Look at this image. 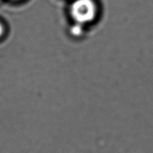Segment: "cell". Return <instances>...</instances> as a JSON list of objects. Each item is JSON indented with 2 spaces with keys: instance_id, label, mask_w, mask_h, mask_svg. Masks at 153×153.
<instances>
[{
  "instance_id": "obj_1",
  "label": "cell",
  "mask_w": 153,
  "mask_h": 153,
  "mask_svg": "<svg viewBox=\"0 0 153 153\" xmlns=\"http://www.w3.org/2000/svg\"><path fill=\"white\" fill-rule=\"evenodd\" d=\"M98 12L95 0H73L70 7V13L77 24L84 25L94 20Z\"/></svg>"
},
{
  "instance_id": "obj_2",
  "label": "cell",
  "mask_w": 153,
  "mask_h": 153,
  "mask_svg": "<svg viewBox=\"0 0 153 153\" xmlns=\"http://www.w3.org/2000/svg\"><path fill=\"white\" fill-rule=\"evenodd\" d=\"M3 31H4V28H3L2 25H1V24L0 23V37H1V36L2 35Z\"/></svg>"
}]
</instances>
